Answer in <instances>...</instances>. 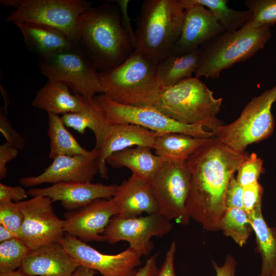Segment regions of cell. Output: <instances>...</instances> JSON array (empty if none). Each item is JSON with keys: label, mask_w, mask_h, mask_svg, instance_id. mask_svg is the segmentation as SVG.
Returning <instances> with one entry per match:
<instances>
[{"label": "cell", "mask_w": 276, "mask_h": 276, "mask_svg": "<svg viewBox=\"0 0 276 276\" xmlns=\"http://www.w3.org/2000/svg\"><path fill=\"white\" fill-rule=\"evenodd\" d=\"M249 154L238 152L213 136L192 154L186 163L191 173L186 203L190 216L209 231L220 229L226 210L225 194L231 177Z\"/></svg>", "instance_id": "1"}, {"label": "cell", "mask_w": 276, "mask_h": 276, "mask_svg": "<svg viewBox=\"0 0 276 276\" xmlns=\"http://www.w3.org/2000/svg\"><path fill=\"white\" fill-rule=\"evenodd\" d=\"M77 29L79 44L99 72L119 66L134 50L118 5L90 7L79 17Z\"/></svg>", "instance_id": "2"}, {"label": "cell", "mask_w": 276, "mask_h": 276, "mask_svg": "<svg viewBox=\"0 0 276 276\" xmlns=\"http://www.w3.org/2000/svg\"><path fill=\"white\" fill-rule=\"evenodd\" d=\"M185 10L179 0H146L135 31V51L156 64L171 55L179 39Z\"/></svg>", "instance_id": "3"}, {"label": "cell", "mask_w": 276, "mask_h": 276, "mask_svg": "<svg viewBox=\"0 0 276 276\" xmlns=\"http://www.w3.org/2000/svg\"><path fill=\"white\" fill-rule=\"evenodd\" d=\"M222 103L199 78L192 77L162 89L153 106L180 123L201 125L214 133L223 125L217 118Z\"/></svg>", "instance_id": "4"}, {"label": "cell", "mask_w": 276, "mask_h": 276, "mask_svg": "<svg viewBox=\"0 0 276 276\" xmlns=\"http://www.w3.org/2000/svg\"><path fill=\"white\" fill-rule=\"evenodd\" d=\"M250 20L237 30L223 31L200 47L201 58L194 77L217 78L222 71L264 49L271 37V27L254 28Z\"/></svg>", "instance_id": "5"}, {"label": "cell", "mask_w": 276, "mask_h": 276, "mask_svg": "<svg viewBox=\"0 0 276 276\" xmlns=\"http://www.w3.org/2000/svg\"><path fill=\"white\" fill-rule=\"evenodd\" d=\"M99 77L104 94L123 105L153 106L161 90L156 64L135 51L119 66L99 72Z\"/></svg>", "instance_id": "6"}, {"label": "cell", "mask_w": 276, "mask_h": 276, "mask_svg": "<svg viewBox=\"0 0 276 276\" xmlns=\"http://www.w3.org/2000/svg\"><path fill=\"white\" fill-rule=\"evenodd\" d=\"M276 101V84L246 105L233 122L220 126L214 133L222 143L238 152H245L247 147L262 141L272 133L274 120L271 112Z\"/></svg>", "instance_id": "7"}, {"label": "cell", "mask_w": 276, "mask_h": 276, "mask_svg": "<svg viewBox=\"0 0 276 276\" xmlns=\"http://www.w3.org/2000/svg\"><path fill=\"white\" fill-rule=\"evenodd\" d=\"M0 3L15 8L6 17L7 21L51 26L63 32L75 44H79V18L91 7L84 0H1Z\"/></svg>", "instance_id": "8"}, {"label": "cell", "mask_w": 276, "mask_h": 276, "mask_svg": "<svg viewBox=\"0 0 276 276\" xmlns=\"http://www.w3.org/2000/svg\"><path fill=\"white\" fill-rule=\"evenodd\" d=\"M38 66L48 79L63 83L75 94L93 98L104 93L99 72L79 44L39 59Z\"/></svg>", "instance_id": "9"}, {"label": "cell", "mask_w": 276, "mask_h": 276, "mask_svg": "<svg viewBox=\"0 0 276 276\" xmlns=\"http://www.w3.org/2000/svg\"><path fill=\"white\" fill-rule=\"evenodd\" d=\"M101 106L112 124H131L140 126L156 133L177 132L195 137L214 136L201 125L180 123L159 111L153 106H135L121 104L104 94L94 97Z\"/></svg>", "instance_id": "10"}, {"label": "cell", "mask_w": 276, "mask_h": 276, "mask_svg": "<svg viewBox=\"0 0 276 276\" xmlns=\"http://www.w3.org/2000/svg\"><path fill=\"white\" fill-rule=\"evenodd\" d=\"M157 200L159 213L170 221L181 225L189 224L190 216L187 210L191 173L187 163L164 162L151 181Z\"/></svg>", "instance_id": "11"}, {"label": "cell", "mask_w": 276, "mask_h": 276, "mask_svg": "<svg viewBox=\"0 0 276 276\" xmlns=\"http://www.w3.org/2000/svg\"><path fill=\"white\" fill-rule=\"evenodd\" d=\"M52 202L41 196L16 202L24 217L17 239L31 249L59 242L64 236L63 220L54 213Z\"/></svg>", "instance_id": "12"}, {"label": "cell", "mask_w": 276, "mask_h": 276, "mask_svg": "<svg viewBox=\"0 0 276 276\" xmlns=\"http://www.w3.org/2000/svg\"><path fill=\"white\" fill-rule=\"evenodd\" d=\"M172 227L171 221L159 213L133 218L116 215L110 219L103 236L105 241L111 244L127 241L129 247L143 256L149 255L152 250V237L167 235Z\"/></svg>", "instance_id": "13"}, {"label": "cell", "mask_w": 276, "mask_h": 276, "mask_svg": "<svg viewBox=\"0 0 276 276\" xmlns=\"http://www.w3.org/2000/svg\"><path fill=\"white\" fill-rule=\"evenodd\" d=\"M59 242L80 265L98 271L103 276H135L141 264L142 256L130 247L119 254H104L67 234Z\"/></svg>", "instance_id": "14"}, {"label": "cell", "mask_w": 276, "mask_h": 276, "mask_svg": "<svg viewBox=\"0 0 276 276\" xmlns=\"http://www.w3.org/2000/svg\"><path fill=\"white\" fill-rule=\"evenodd\" d=\"M117 214L112 198L97 199L67 213L63 220V231L84 242H104L103 234L111 218Z\"/></svg>", "instance_id": "15"}, {"label": "cell", "mask_w": 276, "mask_h": 276, "mask_svg": "<svg viewBox=\"0 0 276 276\" xmlns=\"http://www.w3.org/2000/svg\"><path fill=\"white\" fill-rule=\"evenodd\" d=\"M98 156L99 153L93 156H58L42 173L21 177L19 182L23 186L31 187L45 183L91 182L99 173Z\"/></svg>", "instance_id": "16"}, {"label": "cell", "mask_w": 276, "mask_h": 276, "mask_svg": "<svg viewBox=\"0 0 276 276\" xmlns=\"http://www.w3.org/2000/svg\"><path fill=\"white\" fill-rule=\"evenodd\" d=\"M119 185H105L91 182H59L44 188H31L29 195L49 197L53 201H59L66 209L74 211L99 199H109L118 192Z\"/></svg>", "instance_id": "17"}, {"label": "cell", "mask_w": 276, "mask_h": 276, "mask_svg": "<svg viewBox=\"0 0 276 276\" xmlns=\"http://www.w3.org/2000/svg\"><path fill=\"white\" fill-rule=\"evenodd\" d=\"M224 31L208 9L200 5L191 7L185 10L180 34L172 54L196 50Z\"/></svg>", "instance_id": "18"}, {"label": "cell", "mask_w": 276, "mask_h": 276, "mask_svg": "<svg viewBox=\"0 0 276 276\" xmlns=\"http://www.w3.org/2000/svg\"><path fill=\"white\" fill-rule=\"evenodd\" d=\"M79 266L57 242L31 249L18 270L31 276H72Z\"/></svg>", "instance_id": "19"}, {"label": "cell", "mask_w": 276, "mask_h": 276, "mask_svg": "<svg viewBox=\"0 0 276 276\" xmlns=\"http://www.w3.org/2000/svg\"><path fill=\"white\" fill-rule=\"evenodd\" d=\"M112 199L117 215L122 217H135L143 213H159L151 182L133 174L119 185L118 192Z\"/></svg>", "instance_id": "20"}, {"label": "cell", "mask_w": 276, "mask_h": 276, "mask_svg": "<svg viewBox=\"0 0 276 276\" xmlns=\"http://www.w3.org/2000/svg\"><path fill=\"white\" fill-rule=\"evenodd\" d=\"M156 133L131 124H112L99 150V173L108 179L106 160L113 153L133 146L154 148Z\"/></svg>", "instance_id": "21"}, {"label": "cell", "mask_w": 276, "mask_h": 276, "mask_svg": "<svg viewBox=\"0 0 276 276\" xmlns=\"http://www.w3.org/2000/svg\"><path fill=\"white\" fill-rule=\"evenodd\" d=\"M28 49L39 59L69 49L76 44L63 32L51 26L26 22L15 25Z\"/></svg>", "instance_id": "22"}, {"label": "cell", "mask_w": 276, "mask_h": 276, "mask_svg": "<svg viewBox=\"0 0 276 276\" xmlns=\"http://www.w3.org/2000/svg\"><path fill=\"white\" fill-rule=\"evenodd\" d=\"M83 101L84 105L81 111L62 115L61 118L66 127L81 134H84L87 129L91 130L96 139L95 149L99 150L112 124L94 98L83 97Z\"/></svg>", "instance_id": "23"}, {"label": "cell", "mask_w": 276, "mask_h": 276, "mask_svg": "<svg viewBox=\"0 0 276 276\" xmlns=\"http://www.w3.org/2000/svg\"><path fill=\"white\" fill-rule=\"evenodd\" d=\"M32 105L48 113L63 115L81 111L84 103L83 97L72 94L66 85L48 79L44 86L37 90Z\"/></svg>", "instance_id": "24"}, {"label": "cell", "mask_w": 276, "mask_h": 276, "mask_svg": "<svg viewBox=\"0 0 276 276\" xmlns=\"http://www.w3.org/2000/svg\"><path fill=\"white\" fill-rule=\"evenodd\" d=\"M151 149L144 146L128 148L113 153L106 164L116 168L126 167L132 174L151 182L165 162L153 154Z\"/></svg>", "instance_id": "25"}, {"label": "cell", "mask_w": 276, "mask_h": 276, "mask_svg": "<svg viewBox=\"0 0 276 276\" xmlns=\"http://www.w3.org/2000/svg\"><path fill=\"white\" fill-rule=\"evenodd\" d=\"M209 139L177 132L156 133L153 149L165 162L182 164Z\"/></svg>", "instance_id": "26"}, {"label": "cell", "mask_w": 276, "mask_h": 276, "mask_svg": "<svg viewBox=\"0 0 276 276\" xmlns=\"http://www.w3.org/2000/svg\"><path fill=\"white\" fill-rule=\"evenodd\" d=\"M201 58L200 48L182 54H171L156 64V76L160 88L174 85L191 78L199 65Z\"/></svg>", "instance_id": "27"}, {"label": "cell", "mask_w": 276, "mask_h": 276, "mask_svg": "<svg viewBox=\"0 0 276 276\" xmlns=\"http://www.w3.org/2000/svg\"><path fill=\"white\" fill-rule=\"evenodd\" d=\"M254 231L258 252L261 258V270L258 276H276V228L265 221L262 205L248 216Z\"/></svg>", "instance_id": "28"}, {"label": "cell", "mask_w": 276, "mask_h": 276, "mask_svg": "<svg viewBox=\"0 0 276 276\" xmlns=\"http://www.w3.org/2000/svg\"><path fill=\"white\" fill-rule=\"evenodd\" d=\"M48 114V135L50 139L49 158L52 160L60 155H83L93 156L99 153L95 148L88 151L82 147L66 128L61 117Z\"/></svg>", "instance_id": "29"}, {"label": "cell", "mask_w": 276, "mask_h": 276, "mask_svg": "<svg viewBox=\"0 0 276 276\" xmlns=\"http://www.w3.org/2000/svg\"><path fill=\"white\" fill-rule=\"evenodd\" d=\"M184 10L200 5L211 11L225 31L236 30L244 26L252 17L249 10L239 11L229 8L227 0H179Z\"/></svg>", "instance_id": "30"}, {"label": "cell", "mask_w": 276, "mask_h": 276, "mask_svg": "<svg viewBox=\"0 0 276 276\" xmlns=\"http://www.w3.org/2000/svg\"><path fill=\"white\" fill-rule=\"evenodd\" d=\"M219 227L225 236L231 238L240 247L246 243L252 230L244 210L235 208L226 209Z\"/></svg>", "instance_id": "31"}, {"label": "cell", "mask_w": 276, "mask_h": 276, "mask_svg": "<svg viewBox=\"0 0 276 276\" xmlns=\"http://www.w3.org/2000/svg\"><path fill=\"white\" fill-rule=\"evenodd\" d=\"M31 249L17 238L0 244V273L14 271L21 265Z\"/></svg>", "instance_id": "32"}, {"label": "cell", "mask_w": 276, "mask_h": 276, "mask_svg": "<svg viewBox=\"0 0 276 276\" xmlns=\"http://www.w3.org/2000/svg\"><path fill=\"white\" fill-rule=\"evenodd\" d=\"M244 4L252 13L253 27H271L276 23V0H246Z\"/></svg>", "instance_id": "33"}, {"label": "cell", "mask_w": 276, "mask_h": 276, "mask_svg": "<svg viewBox=\"0 0 276 276\" xmlns=\"http://www.w3.org/2000/svg\"><path fill=\"white\" fill-rule=\"evenodd\" d=\"M264 172L263 160L256 153L252 152L240 165L236 177L238 182L244 187L258 181Z\"/></svg>", "instance_id": "34"}, {"label": "cell", "mask_w": 276, "mask_h": 276, "mask_svg": "<svg viewBox=\"0 0 276 276\" xmlns=\"http://www.w3.org/2000/svg\"><path fill=\"white\" fill-rule=\"evenodd\" d=\"M23 219L22 213L16 202H0V224L10 230L17 238Z\"/></svg>", "instance_id": "35"}, {"label": "cell", "mask_w": 276, "mask_h": 276, "mask_svg": "<svg viewBox=\"0 0 276 276\" xmlns=\"http://www.w3.org/2000/svg\"><path fill=\"white\" fill-rule=\"evenodd\" d=\"M243 188V210L248 216L258 207L262 205L263 188L258 181Z\"/></svg>", "instance_id": "36"}, {"label": "cell", "mask_w": 276, "mask_h": 276, "mask_svg": "<svg viewBox=\"0 0 276 276\" xmlns=\"http://www.w3.org/2000/svg\"><path fill=\"white\" fill-rule=\"evenodd\" d=\"M6 113L7 112L4 108H1L0 111V131L6 139V142L12 145L19 150L22 149L25 145V139L13 128L7 117Z\"/></svg>", "instance_id": "37"}, {"label": "cell", "mask_w": 276, "mask_h": 276, "mask_svg": "<svg viewBox=\"0 0 276 276\" xmlns=\"http://www.w3.org/2000/svg\"><path fill=\"white\" fill-rule=\"evenodd\" d=\"M243 188L238 182L235 174L231 177L225 194V204L226 208H239L243 210Z\"/></svg>", "instance_id": "38"}, {"label": "cell", "mask_w": 276, "mask_h": 276, "mask_svg": "<svg viewBox=\"0 0 276 276\" xmlns=\"http://www.w3.org/2000/svg\"><path fill=\"white\" fill-rule=\"evenodd\" d=\"M28 195V191L21 186H10L0 183V202H20L25 200Z\"/></svg>", "instance_id": "39"}, {"label": "cell", "mask_w": 276, "mask_h": 276, "mask_svg": "<svg viewBox=\"0 0 276 276\" xmlns=\"http://www.w3.org/2000/svg\"><path fill=\"white\" fill-rule=\"evenodd\" d=\"M16 147L6 142L0 146V179H4L7 176L8 163L14 159L18 154Z\"/></svg>", "instance_id": "40"}, {"label": "cell", "mask_w": 276, "mask_h": 276, "mask_svg": "<svg viewBox=\"0 0 276 276\" xmlns=\"http://www.w3.org/2000/svg\"><path fill=\"white\" fill-rule=\"evenodd\" d=\"M176 244L173 241L166 252L164 261L154 276H176L174 269V259Z\"/></svg>", "instance_id": "41"}, {"label": "cell", "mask_w": 276, "mask_h": 276, "mask_svg": "<svg viewBox=\"0 0 276 276\" xmlns=\"http://www.w3.org/2000/svg\"><path fill=\"white\" fill-rule=\"evenodd\" d=\"M115 2L119 6L121 11L123 27L129 36L134 50L136 45L135 33L132 29L128 12V7L130 1L128 0H117Z\"/></svg>", "instance_id": "42"}, {"label": "cell", "mask_w": 276, "mask_h": 276, "mask_svg": "<svg viewBox=\"0 0 276 276\" xmlns=\"http://www.w3.org/2000/svg\"><path fill=\"white\" fill-rule=\"evenodd\" d=\"M212 264L216 272V276H235L237 261L232 256L228 255L221 266L214 260L212 261Z\"/></svg>", "instance_id": "43"}, {"label": "cell", "mask_w": 276, "mask_h": 276, "mask_svg": "<svg viewBox=\"0 0 276 276\" xmlns=\"http://www.w3.org/2000/svg\"><path fill=\"white\" fill-rule=\"evenodd\" d=\"M157 254L148 259L144 265L137 271L135 276H154L158 268L156 266Z\"/></svg>", "instance_id": "44"}, {"label": "cell", "mask_w": 276, "mask_h": 276, "mask_svg": "<svg viewBox=\"0 0 276 276\" xmlns=\"http://www.w3.org/2000/svg\"><path fill=\"white\" fill-rule=\"evenodd\" d=\"M95 273V270L80 265L72 276H94Z\"/></svg>", "instance_id": "45"}, {"label": "cell", "mask_w": 276, "mask_h": 276, "mask_svg": "<svg viewBox=\"0 0 276 276\" xmlns=\"http://www.w3.org/2000/svg\"><path fill=\"white\" fill-rule=\"evenodd\" d=\"M13 238H17L10 230L0 224V242L2 243Z\"/></svg>", "instance_id": "46"}, {"label": "cell", "mask_w": 276, "mask_h": 276, "mask_svg": "<svg viewBox=\"0 0 276 276\" xmlns=\"http://www.w3.org/2000/svg\"><path fill=\"white\" fill-rule=\"evenodd\" d=\"M0 86H1V93H2V94L3 96V98H4V100L5 106L4 107V108L5 109V111L7 112L8 106L9 103L8 96L7 95V93L6 91L5 90V89H4V88L2 85L1 84Z\"/></svg>", "instance_id": "47"}, {"label": "cell", "mask_w": 276, "mask_h": 276, "mask_svg": "<svg viewBox=\"0 0 276 276\" xmlns=\"http://www.w3.org/2000/svg\"><path fill=\"white\" fill-rule=\"evenodd\" d=\"M0 276H31L20 272L18 270L7 273H0Z\"/></svg>", "instance_id": "48"}]
</instances>
